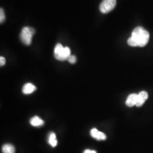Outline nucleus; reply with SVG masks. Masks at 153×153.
Instances as JSON below:
<instances>
[{
	"mask_svg": "<svg viewBox=\"0 0 153 153\" xmlns=\"http://www.w3.org/2000/svg\"><path fill=\"white\" fill-rule=\"evenodd\" d=\"M150 34L142 27L135 28L131 33V36L128 39V44L131 47H143L148 44Z\"/></svg>",
	"mask_w": 153,
	"mask_h": 153,
	"instance_id": "obj_1",
	"label": "nucleus"
},
{
	"mask_svg": "<svg viewBox=\"0 0 153 153\" xmlns=\"http://www.w3.org/2000/svg\"><path fill=\"white\" fill-rule=\"evenodd\" d=\"M54 56L56 59L58 60H68L71 56V51L68 47H64L59 43L56 44L54 49Z\"/></svg>",
	"mask_w": 153,
	"mask_h": 153,
	"instance_id": "obj_2",
	"label": "nucleus"
},
{
	"mask_svg": "<svg viewBox=\"0 0 153 153\" xmlns=\"http://www.w3.org/2000/svg\"><path fill=\"white\" fill-rule=\"evenodd\" d=\"M35 33L34 28L30 27H25L22 28L20 34V39L22 43L29 45L31 44L33 35Z\"/></svg>",
	"mask_w": 153,
	"mask_h": 153,
	"instance_id": "obj_3",
	"label": "nucleus"
},
{
	"mask_svg": "<svg viewBox=\"0 0 153 153\" xmlns=\"http://www.w3.org/2000/svg\"><path fill=\"white\" fill-rule=\"evenodd\" d=\"M116 5V0H103L99 6V10L103 14L112 11Z\"/></svg>",
	"mask_w": 153,
	"mask_h": 153,
	"instance_id": "obj_4",
	"label": "nucleus"
},
{
	"mask_svg": "<svg viewBox=\"0 0 153 153\" xmlns=\"http://www.w3.org/2000/svg\"><path fill=\"white\" fill-rule=\"evenodd\" d=\"M90 135L93 138L99 141L105 140L107 138L104 133L99 131L96 128H93L90 131Z\"/></svg>",
	"mask_w": 153,
	"mask_h": 153,
	"instance_id": "obj_5",
	"label": "nucleus"
},
{
	"mask_svg": "<svg viewBox=\"0 0 153 153\" xmlns=\"http://www.w3.org/2000/svg\"><path fill=\"white\" fill-rule=\"evenodd\" d=\"M138 99V94H130L126 99V104L128 107H133L136 105Z\"/></svg>",
	"mask_w": 153,
	"mask_h": 153,
	"instance_id": "obj_6",
	"label": "nucleus"
},
{
	"mask_svg": "<svg viewBox=\"0 0 153 153\" xmlns=\"http://www.w3.org/2000/svg\"><path fill=\"white\" fill-rule=\"evenodd\" d=\"M148 93L145 91H142L138 94V99H137V107H141L145 103L146 100L148 98Z\"/></svg>",
	"mask_w": 153,
	"mask_h": 153,
	"instance_id": "obj_7",
	"label": "nucleus"
},
{
	"mask_svg": "<svg viewBox=\"0 0 153 153\" xmlns=\"http://www.w3.org/2000/svg\"><path fill=\"white\" fill-rule=\"evenodd\" d=\"M36 89V88L35 86H34L31 83H27L23 86L22 88V92L25 94L28 95L34 92Z\"/></svg>",
	"mask_w": 153,
	"mask_h": 153,
	"instance_id": "obj_8",
	"label": "nucleus"
},
{
	"mask_svg": "<svg viewBox=\"0 0 153 153\" xmlns=\"http://www.w3.org/2000/svg\"><path fill=\"white\" fill-rule=\"evenodd\" d=\"M30 123L33 126L39 127V126H43L44 122L40 117H39L37 116H35L31 119V120L30 121Z\"/></svg>",
	"mask_w": 153,
	"mask_h": 153,
	"instance_id": "obj_9",
	"label": "nucleus"
},
{
	"mask_svg": "<svg viewBox=\"0 0 153 153\" xmlns=\"http://www.w3.org/2000/svg\"><path fill=\"white\" fill-rule=\"evenodd\" d=\"M48 142L52 147H55L57 145V140L56 139V135L55 133L51 132L48 135Z\"/></svg>",
	"mask_w": 153,
	"mask_h": 153,
	"instance_id": "obj_10",
	"label": "nucleus"
},
{
	"mask_svg": "<svg viewBox=\"0 0 153 153\" xmlns=\"http://www.w3.org/2000/svg\"><path fill=\"white\" fill-rule=\"evenodd\" d=\"M2 152L3 153H15L16 149L13 145L7 143L2 146Z\"/></svg>",
	"mask_w": 153,
	"mask_h": 153,
	"instance_id": "obj_11",
	"label": "nucleus"
},
{
	"mask_svg": "<svg viewBox=\"0 0 153 153\" xmlns=\"http://www.w3.org/2000/svg\"><path fill=\"white\" fill-rule=\"evenodd\" d=\"M5 19V13H4V10L2 8H1V10H0V22H1V23L4 22Z\"/></svg>",
	"mask_w": 153,
	"mask_h": 153,
	"instance_id": "obj_12",
	"label": "nucleus"
},
{
	"mask_svg": "<svg viewBox=\"0 0 153 153\" xmlns=\"http://www.w3.org/2000/svg\"><path fill=\"white\" fill-rule=\"evenodd\" d=\"M68 61L71 63V64H74L76 62V58L74 55H71L70 57L68 59Z\"/></svg>",
	"mask_w": 153,
	"mask_h": 153,
	"instance_id": "obj_13",
	"label": "nucleus"
},
{
	"mask_svg": "<svg viewBox=\"0 0 153 153\" xmlns=\"http://www.w3.org/2000/svg\"><path fill=\"white\" fill-rule=\"evenodd\" d=\"M6 60L5 57L1 56L0 57V65L1 66H4L5 64Z\"/></svg>",
	"mask_w": 153,
	"mask_h": 153,
	"instance_id": "obj_14",
	"label": "nucleus"
},
{
	"mask_svg": "<svg viewBox=\"0 0 153 153\" xmlns=\"http://www.w3.org/2000/svg\"><path fill=\"white\" fill-rule=\"evenodd\" d=\"M83 153H97L96 151L95 150H89V149H87V150H85L84 151Z\"/></svg>",
	"mask_w": 153,
	"mask_h": 153,
	"instance_id": "obj_15",
	"label": "nucleus"
}]
</instances>
